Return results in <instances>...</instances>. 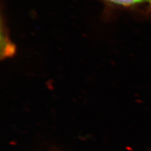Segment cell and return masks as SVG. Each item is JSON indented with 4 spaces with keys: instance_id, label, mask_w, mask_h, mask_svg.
I'll list each match as a JSON object with an SVG mask.
<instances>
[{
    "instance_id": "cell-1",
    "label": "cell",
    "mask_w": 151,
    "mask_h": 151,
    "mask_svg": "<svg viewBox=\"0 0 151 151\" xmlns=\"http://www.w3.org/2000/svg\"><path fill=\"white\" fill-rule=\"evenodd\" d=\"M105 1L115 5L122 6H131L143 3L151 4V0H105Z\"/></svg>"
}]
</instances>
